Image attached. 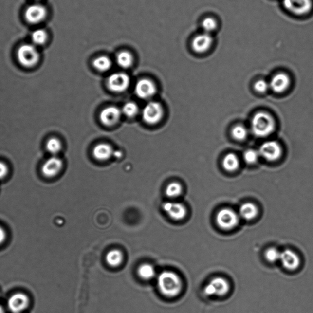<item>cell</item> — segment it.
I'll return each mask as SVG.
<instances>
[{"mask_svg": "<svg viewBox=\"0 0 313 313\" xmlns=\"http://www.w3.org/2000/svg\"><path fill=\"white\" fill-rule=\"evenodd\" d=\"M276 123L271 114L266 112H258L251 121V130L258 138L269 137L276 130Z\"/></svg>", "mask_w": 313, "mask_h": 313, "instance_id": "2", "label": "cell"}, {"mask_svg": "<svg viewBox=\"0 0 313 313\" xmlns=\"http://www.w3.org/2000/svg\"><path fill=\"white\" fill-rule=\"evenodd\" d=\"M17 58L21 66L30 68L37 65L40 55L35 45L23 44L18 48Z\"/></svg>", "mask_w": 313, "mask_h": 313, "instance_id": "3", "label": "cell"}, {"mask_svg": "<svg viewBox=\"0 0 313 313\" xmlns=\"http://www.w3.org/2000/svg\"><path fill=\"white\" fill-rule=\"evenodd\" d=\"M258 214V209L255 204L252 203H246L240 207L239 216L245 221H253Z\"/></svg>", "mask_w": 313, "mask_h": 313, "instance_id": "20", "label": "cell"}, {"mask_svg": "<svg viewBox=\"0 0 313 313\" xmlns=\"http://www.w3.org/2000/svg\"><path fill=\"white\" fill-rule=\"evenodd\" d=\"M254 88L256 92L263 94L270 89L269 83L264 80H258L255 83Z\"/></svg>", "mask_w": 313, "mask_h": 313, "instance_id": "34", "label": "cell"}, {"mask_svg": "<svg viewBox=\"0 0 313 313\" xmlns=\"http://www.w3.org/2000/svg\"><path fill=\"white\" fill-rule=\"evenodd\" d=\"M93 155L95 159L100 161H107L114 154L113 147L107 143H100L93 149Z\"/></svg>", "mask_w": 313, "mask_h": 313, "instance_id": "19", "label": "cell"}, {"mask_svg": "<svg viewBox=\"0 0 313 313\" xmlns=\"http://www.w3.org/2000/svg\"><path fill=\"white\" fill-rule=\"evenodd\" d=\"M116 61L121 68L128 69L133 65L134 58L130 52L123 50L117 54Z\"/></svg>", "mask_w": 313, "mask_h": 313, "instance_id": "23", "label": "cell"}, {"mask_svg": "<svg viewBox=\"0 0 313 313\" xmlns=\"http://www.w3.org/2000/svg\"><path fill=\"white\" fill-rule=\"evenodd\" d=\"M284 8L296 15H304L312 10V0H283Z\"/></svg>", "mask_w": 313, "mask_h": 313, "instance_id": "10", "label": "cell"}, {"mask_svg": "<svg viewBox=\"0 0 313 313\" xmlns=\"http://www.w3.org/2000/svg\"><path fill=\"white\" fill-rule=\"evenodd\" d=\"M230 285L226 279L221 277H216L204 287V293L207 296H219L221 297L228 293Z\"/></svg>", "mask_w": 313, "mask_h": 313, "instance_id": "7", "label": "cell"}, {"mask_svg": "<svg viewBox=\"0 0 313 313\" xmlns=\"http://www.w3.org/2000/svg\"><path fill=\"white\" fill-rule=\"evenodd\" d=\"M290 76L284 73L276 74L269 82L270 89L278 94L286 92L290 87Z\"/></svg>", "mask_w": 313, "mask_h": 313, "instance_id": "16", "label": "cell"}, {"mask_svg": "<svg viewBox=\"0 0 313 313\" xmlns=\"http://www.w3.org/2000/svg\"><path fill=\"white\" fill-rule=\"evenodd\" d=\"M239 214L230 208L220 210L216 216V222L220 228L229 231L235 228L239 223Z\"/></svg>", "mask_w": 313, "mask_h": 313, "instance_id": "4", "label": "cell"}, {"mask_svg": "<svg viewBox=\"0 0 313 313\" xmlns=\"http://www.w3.org/2000/svg\"><path fill=\"white\" fill-rule=\"evenodd\" d=\"M164 116V109L157 102L147 103L143 109L142 117L145 123L150 125L159 123Z\"/></svg>", "mask_w": 313, "mask_h": 313, "instance_id": "5", "label": "cell"}, {"mask_svg": "<svg viewBox=\"0 0 313 313\" xmlns=\"http://www.w3.org/2000/svg\"><path fill=\"white\" fill-rule=\"evenodd\" d=\"M130 85V78L128 74L116 73L111 74L107 80V86L111 92L120 93L125 92Z\"/></svg>", "mask_w": 313, "mask_h": 313, "instance_id": "8", "label": "cell"}, {"mask_svg": "<svg viewBox=\"0 0 313 313\" xmlns=\"http://www.w3.org/2000/svg\"><path fill=\"white\" fill-rule=\"evenodd\" d=\"M122 111L118 107L110 106L102 110L100 114V120L104 125L112 126L120 119Z\"/></svg>", "mask_w": 313, "mask_h": 313, "instance_id": "14", "label": "cell"}, {"mask_svg": "<svg viewBox=\"0 0 313 313\" xmlns=\"http://www.w3.org/2000/svg\"><path fill=\"white\" fill-rule=\"evenodd\" d=\"M138 275L143 280H150L155 276L154 267L151 264L147 263L140 265L138 269Z\"/></svg>", "mask_w": 313, "mask_h": 313, "instance_id": "24", "label": "cell"}, {"mask_svg": "<svg viewBox=\"0 0 313 313\" xmlns=\"http://www.w3.org/2000/svg\"><path fill=\"white\" fill-rule=\"evenodd\" d=\"M157 287L164 297L172 298L178 297L183 290L181 277L173 271H165L157 277Z\"/></svg>", "mask_w": 313, "mask_h": 313, "instance_id": "1", "label": "cell"}, {"mask_svg": "<svg viewBox=\"0 0 313 313\" xmlns=\"http://www.w3.org/2000/svg\"><path fill=\"white\" fill-rule=\"evenodd\" d=\"M47 16V10L44 6L39 4H32L26 9V20L31 24H37L44 20Z\"/></svg>", "mask_w": 313, "mask_h": 313, "instance_id": "13", "label": "cell"}, {"mask_svg": "<svg viewBox=\"0 0 313 313\" xmlns=\"http://www.w3.org/2000/svg\"><path fill=\"white\" fill-rule=\"evenodd\" d=\"M6 239V233L4 228L0 226V245L4 242Z\"/></svg>", "mask_w": 313, "mask_h": 313, "instance_id": "36", "label": "cell"}, {"mask_svg": "<svg viewBox=\"0 0 313 313\" xmlns=\"http://www.w3.org/2000/svg\"><path fill=\"white\" fill-rule=\"evenodd\" d=\"M30 304V300L25 294L18 293L9 297L8 307L13 313H20L27 309Z\"/></svg>", "mask_w": 313, "mask_h": 313, "instance_id": "11", "label": "cell"}, {"mask_svg": "<svg viewBox=\"0 0 313 313\" xmlns=\"http://www.w3.org/2000/svg\"><path fill=\"white\" fill-rule=\"evenodd\" d=\"M162 209L169 218L175 221H181L187 215V209L182 203L166 202L162 205Z\"/></svg>", "mask_w": 313, "mask_h": 313, "instance_id": "9", "label": "cell"}, {"mask_svg": "<svg viewBox=\"0 0 313 313\" xmlns=\"http://www.w3.org/2000/svg\"><path fill=\"white\" fill-rule=\"evenodd\" d=\"M93 66L100 72H106L110 69L112 66L111 59L107 56H100L93 61Z\"/></svg>", "mask_w": 313, "mask_h": 313, "instance_id": "25", "label": "cell"}, {"mask_svg": "<svg viewBox=\"0 0 313 313\" xmlns=\"http://www.w3.org/2000/svg\"><path fill=\"white\" fill-rule=\"evenodd\" d=\"M8 173V168L3 162H0V179H3Z\"/></svg>", "mask_w": 313, "mask_h": 313, "instance_id": "35", "label": "cell"}, {"mask_svg": "<svg viewBox=\"0 0 313 313\" xmlns=\"http://www.w3.org/2000/svg\"><path fill=\"white\" fill-rule=\"evenodd\" d=\"M63 161L59 157L52 156L44 162L42 166V173L47 178H53L59 174L63 168Z\"/></svg>", "mask_w": 313, "mask_h": 313, "instance_id": "15", "label": "cell"}, {"mask_svg": "<svg viewBox=\"0 0 313 313\" xmlns=\"http://www.w3.org/2000/svg\"><path fill=\"white\" fill-rule=\"evenodd\" d=\"M156 92L157 88L155 83L147 78L140 80L135 85V94L140 99H150Z\"/></svg>", "mask_w": 313, "mask_h": 313, "instance_id": "12", "label": "cell"}, {"mask_svg": "<svg viewBox=\"0 0 313 313\" xmlns=\"http://www.w3.org/2000/svg\"><path fill=\"white\" fill-rule=\"evenodd\" d=\"M258 152L260 157L267 161L276 162L280 159L283 149L280 144L276 141L269 140L265 142L259 147Z\"/></svg>", "mask_w": 313, "mask_h": 313, "instance_id": "6", "label": "cell"}, {"mask_svg": "<svg viewBox=\"0 0 313 313\" xmlns=\"http://www.w3.org/2000/svg\"><path fill=\"white\" fill-rule=\"evenodd\" d=\"M223 167L226 171L234 172L238 170L240 166V161L238 157L233 153H229L224 156L222 162Z\"/></svg>", "mask_w": 313, "mask_h": 313, "instance_id": "21", "label": "cell"}, {"mask_svg": "<svg viewBox=\"0 0 313 313\" xmlns=\"http://www.w3.org/2000/svg\"><path fill=\"white\" fill-rule=\"evenodd\" d=\"M46 149L47 151L54 155L60 152L62 145L60 141L56 138H51L47 140L46 143Z\"/></svg>", "mask_w": 313, "mask_h": 313, "instance_id": "28", "label": "cell"}, {"mask_svg": "<svg viewBox=\"0 0 313 313\" xmlns=\"http://www.w3.org/2000/svg\"><path fill=\"white\" fill-rule=\"evenodd\" d=\"M243 157L246 164L253 165L257 163L259 159L260 155L258 150L248 149L243 153Z\"/></svg>", "mask_w": 313, "mask_h": 313, "instance_id": "31", "label": "cell"}, {"mask_svg": "<svg viewBox=\"0 0 313 313\" xmlns=\"http://www.w3.org/2000/svg\"><path fill=\"white\" fill-rule=\"evenodd\" d=\"M231 135L234 140L241 142V141L245 140L247 138L248 130L244 126L239 124V125L234 126L232 129Z\"/></svg>", "mask_w": 313, "mask_h": 313, "instance_id": "26", "label": "cell"}, {"mask_svg": "<svg viewBox=\"0 0 313 313\" xmlns=\"http://www.w3.org/2000/svg\"><path fill=\"white\" fill-rule=\"evenodd\" d=\"M202 27L203 30L205 31V33H209L212 32L217 27V23L214 19L208 18H205L202 22Z\"/></svg>", "mask_w": 313, "mask_h": 313, "instance_id": "33", "label": "cell"}, {"mask_svg": "<svg viewBox=\"0 0 313 313\" xmlns=\"http://www.w3.org/2000/svg\"><path fill=\"white\" fill-rule=\"evenodd\" d=\"M280 260L284 268L288 271H295L298 268L300 259L297 253L293 250L287 249L281 253Z\"/></svg>", "mask_w": 313, "mask_h": 313, "instance_id": "17", "label": "cell"}, {"mask_svg": "<svg viewBox=\"0 0 313 313\" xmlns=\"http://www.w3.org/2000/svg\"><path fill=\"white\" fill-rule=\"evenodd\" d=\"M0 313H5V310L2 306L0 305Z\"/></svg>", "mask_w": 313, "mask_h": 313, "instance_id": "37", "label": "cell"}, {"mask_svg": "<svg viewBox=\"0 0 313 313\" xmlns=\"http://www.w3.org/2000/svg\"><path fill=\"white\" fill-rule=\"evenodd\" d=\"M124 259L123 253L118 249L109 251L106 256L107 263L112 267H117L123 263Z\"/></svg>", "mask_w": 313, "mask_h": 313, "instance_id": "22", "label": "cell"}, {"mask_svg": "<svg viewBox=\"0 0 313 313\" xmlns=\"http://www.w3.org/2000/svg\"><path fill=\"white\" fill-rule=\"evenodd\" d=\"M213 39L209 33L197 36L192 41V48L197 53H203L211 47Z\"/></svg>", "mask_w": 313, "mask_h": 313, "instance_id": "18", "label": "cell"}, {"mask_svg": "<svg viewBox=\"0 0 313 313\" xmlns=\"http://www.w3.org/2000/svg\"><path fill=\"white\" fill-rule=\"evenodd\" d=\"M47 39V35L44 30H35L32 35V40L35 45H41L45 44Z\"/></svg>", "mask_w": 313, "mask_h": 313, "instance_id": "30", "label": "cell"}, {"mask_svg": "<svg viewBox=\"0 0 313 313\" xmlns=\"http://www.w3.org/2000/svg\"><path fill=\"white\" fill-rule=\"evenodd\" d=\"M183 192V187L178 183H172L167 186L166 189V193L167 197L174 198L178 197Z\"/></svg>", "mask_w": 313, "mask_h": 313, "instance_id": "27", "label": "cell"}, {"mask_svg": "<svg viewBox=\"0 0 313 313\" xmlns=\"http://www.w3.org/2000/svg\"><path fill=\"white\" fill-rule=\"evenodd\" d=\"M138 111H139V108L137 105L132 102H129L124 104L121 110L122 113L128 118H133L137 115Z\"/></svg>", "mask_w": 313, "mask_h": 313, "instance_id": "29", "label": "cell"}, {"mask_svg": "<svg viewBox=\"0 0 313 313\" xmlns=\"http://www.w3.org/2000/svg\"><path fill=\"white\" fill-rule=\"evenodd\" d=\"M281 253L276 248H269L265 252V257L269 262L274 263L280 260Z\"/></svg>", "mask_w": 313, "mask_h": 313, "instance_id": "32", "label": "cell"}]
</instances>
